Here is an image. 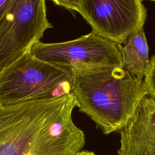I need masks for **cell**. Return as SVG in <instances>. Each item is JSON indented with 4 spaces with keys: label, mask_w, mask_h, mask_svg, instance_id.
<instances>
[{
    "label": "cell",
    "mask_w": 155,
    "mask_h": 155,
    "mask_svg": "<svg viewBox=\"0 0 155 155\" xmlns=\"http://www.w3.org/2000/svg\"><path fill=\"white\" fill-rule=\"evenodd\" d=\"M72 93L48 101L0 106V155H73L85 143L72 119Z\"/></svg>",
    "instance_id": "6da1fadb"
},
{
    "label": "cell",
    "mask_w": 155,
    "mask_h": 155,
    "mask_svg": "<svg viewBox=\"0 0 155 155\" xmlns=\"http://www.w3.org/2000/svg\"><path fill=\"white\" fill-rule=\"evenodd\" d=\"M72 90L79 110L105 134L119 131L147 94L142 79L120 66L74 70Z\"/></svg>",
    "instance_id": "7a4b0ae2"
},
{
    "label": "cell",
    "mask_w": 155,
    "mask_h": 155,
    "mask_svg": "<svg viewBox=\"0 0 155 155\" xmlns=\"http://www.w3.org/2000/svg\"><path fill=\"white\" fill-rule=\"evenodd\" d=\"M74 69L26 52L0 71V106L41 102L72 93Z\"/></svg>",
    "instance_id": "3957f363"
},
{
    "label": "cell",
    "mask_w": 155,
    "mask_h": 155,
    "mask_svg": "<svg viewBox=\"0 0 155 155\" xmlns=\"http://www.w3.org/2000/svg\"><path fill=\"white\" fill-rule=\"evenodd\" d=\"M51 27L45 0H13L0 20V71L30 51Z\"/></svg>",
    "instance_id": "277c9868"
},
{
    "label": "cell",
    "mask_w": 155,
    "mask_h": 155,
    "mask_svg": "<svg viewBox=\"0 0 155 155\" xmlns=\"http://www.w3.org/2000/svg\"><path fill=\"white\" fill-rule=\"evenodd\" d=\"M30 52L40 60L68 65L74 70L99 66L122 67L119 45L93 31L63 42L39 41L31 46Z\"/></svg>",
    "instance_id": "5b68a950"
},
{
    "label": "cell",
    "mask_w": 155,
    "mask_h": 155,
    "mask_svg": "<svg viewBox=\"0 0 155 155\" xmlns=\"http://www.w3.org/2000/svg\"><path fill=\"white\" fill-rule=\"evenodd\" d=\"M78 12L93 32L117 45L144 25L147 17L141 0H81Z\"/></svg>",
    "instance_id": "8992f818"
},
{
    "label": "cell",
    "mask_w": 155,
    "mask_h": 155,
    "mask_svg": "<svg viewBox=\"0 0 155 155\" xmlns=\"http://www.w3.org/2000/svg\"><path fill=\"white\" fill-rule=\"evenodd\" d=\"M119 133L118 155H155V98L145 94Z\"/></svg>",
    "instance_id": "52a82bcc"
},
{
    "label": "cell",
    "mask_w": 155,
    "mask_h": 155,
    "mask_svg": "<svg viewBox=\"0 0 155 155\" xmlns=\"http://www.w3.org/2000/svg\"><path fill=\"white\" fill-rule=\"evenodd\" d=\"M143 26H140L124 44L119 45L123 68L133 77L142 80L150 64L149 48Z\"/></svg>",
    "instance_id": "ba28073f"
},
{
    "label": "cell",
    "mask_w": 155,
    "mask_h": 155,
    "mask_svg": "<svg viewBox=\"0 0 155 155\" xmlns=\"http://www.w3.org/2000/svg\"><path fill=\"white\" fill-rule=\"evenodd\" d=\"M143 81L146 94L155 98V55L150 59L149 67Z\"/></svg>",
    "instance_id": "9c48e42d"
},
{
    "label": "cell",
    "mask_w": 155,
    "mask_h": 155,
    "mask_svg": "<svg viewBox=\"0 0 155 155\" xmlns=\"http://www.w3.org/2000/svg\"><path fill=\"white\" fill-rule=\"evenodd\" d=\"M56 5L78 12L81 0H51Z\"/></svg>",
    "instance_id": "30bf717a"
},
{
    "label": "cell",
    "mask_w": 155,
    "mask_h": 155,
    "mask_svg": "<svg viewBox=\"0 0 155 155\" xmlns=\"http://www.w3.org/2000/svg\"><path fill=\"white\" fill-rule=\"evenodd\" d=\"M13 0H0V20L8 10Z\"/></svg>",
    "instance_id": "8fae6325"
},
{
    "label": "cell",
    "mask_w": 155,
    "mask_h": 155,
    "mask_svg": "<svg viewBox=\"0 0 155 155\" xmlns=\"http://www.w3.org/2000/svg\"><path fill=\"white\" fill-rule=\"evenodd\" d=\"M73 155H97L92 151H79Z\"/></svg>",
    "instance_id": "7c38bea8"
},
{
    "label": "cell",
    "mask_w": 155,
    "mask_h": 155,
    "mask_svg": "<svg viewBox=\"0 0 155 155\" xmlns=\"http://www.w3.org/2000/svg\"><path fill=\"white\" fill-rule=\"evenodd\" d=\"M141 1H145V0H141ZM149 1H154L155 2V0H149Z\"/></svg>",
    "instance_id": "4fadbf2b"
}]
</instances>
